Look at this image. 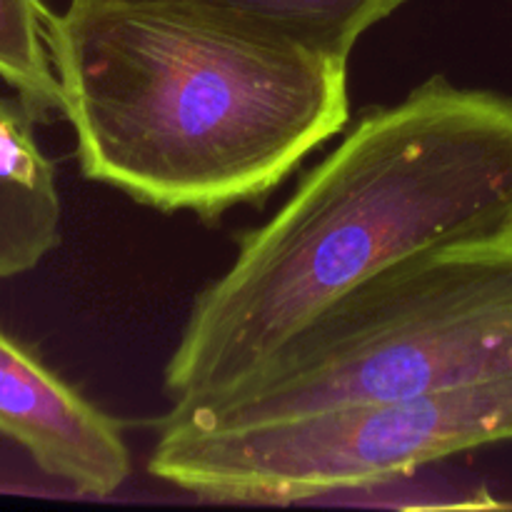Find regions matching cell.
Returning <instances> with one entry per match:
<instances>
[{
    "label": "cell",
    "instance_id": "6da1fadb",
    "mask_svg": "<svg viewBox=\"0 0 512 512\" xmlns=\"http://www.w3.org/2000/svg\"><path fill=\"white\" fill-rule=\"evenodd\" d=\"M512 233V95L433 75L360 113L190 305L163 370L188 408L235 388L348 290L410 255Z\"/></svg>",
    "mask_w": 512,
    "mask_h": 512
},
{
    "label": "cell",
    "instance_id": "7a4b0ae2",
    "mask_svg": "<svg viewBox=\"0 0 512 512\" xmlns=\"http://www.w3.org/2000/svg\"><path fill=\"white\" fill-rule=\"evenodd\" d=\"M48 40L80 173L160 213L263 203L350 118L348 60L185 5L70 0Z\"/></svg>",
    "mask_w": 512,
    "mask_h": 512
},
{
    "label": "cell",
    "instance_id": "3957f363",
    "mask_svg": "<svg viewBox=\"0 0 512 512\" xmlns=\"http://www.w3.org/2000/svg\"><path fill=\"white\" fill-rule=\"evenodd\" d=\"M512 378V233L400 260L315 315L235 388L168 418L248 425Z\"/></svg>",
    "mask_w": 512,
    "mask_h": 512
},
{
    "label": "cell",
    "instance_id": "277c9868",
    "mask_svg": "<svg viewBox=\"0 0 512 512\" xmlns=\"http://www.w3.org/2000/svg\"><path fill=\"white\" fill-rule=\"evenodd\" d=\"M512 440V378L248 425L160 420L148 473L218 503L285 505L370 488Z\"/></svg>",
    "mask_w": 512,
    "mask_h": 512
},
{
    "label": "cell",
    "instance_id": "5b68a950",
    "mask_svg": "<svg viewBox=\"0 0 512 512\" xmlns=\"http://www.w3.org/2000/svg\"><path fill=\"white\" fill-rule=\"evenodd\" d=\"M0 438L23 448L43 475L93 498L118 493L133 468L123 425L3 325Z\"/></svg>",
    "mask_w": 512,
    "mask_h": 512
},
{
    "label": "cell",
    "instance_id": "8992f818",
    "mask_svg": "<svg viewBox=\"0 0 512 512\" xmlns=\"http://www.w3.org/2000/svg\"><path fill=\"white\" fill-rule=\"evenodd\" d=\"M35 125L18 95H0V280L38 268L63 235L58 173Z\"/></svg>",
    "mask_w": 512,
    "mask_h": 512
},
{
    "label": "cell",
    "instance_id": "52a82bcc",
    "mask_svg": "<svg viewBox=\"0 0 512 512\" xmlns=\"http://www.w3.org/2000/svg\"><path fill=\"white\" fill-rule=\"evenodd\" d=\"M173 3L253 25L265 33L348 60L370 28L408 0H140Z\"/></svg>",
    "mask_w": 512,
    "mask_h": 512
},
{
    "label": "cell",
    "instance_id": "ba28073f",
    "mask_svg": "<svg viewBox=\"0 0 512 512\" xmlns=\"http://www.w3.org/2000/svg\"><path fill=\"white\" fill-rule=\"evenodd\" d=\"M53 15L45 0H0V80L38 123L63 118L48 40Z\"/></svg>",
    "mask_w": 512,
    "mask_h": 512
}]
</instances>
